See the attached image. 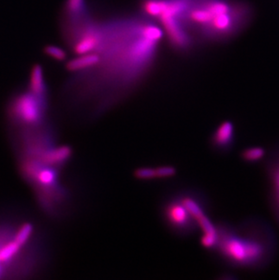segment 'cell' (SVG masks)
<instances>
[{"label": "cell", "mask_w": 279, "mask_h": 280, "mask_svg": "<svg viewBox=\"0 0 279 280\" xmlns=\"http://www.w3.org/2000/svg\"><path fill=\"white\" fill-rule=\"evenodd\" d=\"M219 241L214 252L227 265L260 269L269 265L277 253L278 241L262 221L249 220L239 226L217 223Z\"/></svg>", "instance_id": "6da1fadb"}, {"label": "cell", "mask_w": 279, "mask_h": 280, "mask_svg": "<svg viewBox=\"0 0 279 280\" xmlns=\"http://www.w3.org/2000/svg\"><path fill=\"white\" fill-rule=\"evenodd\" d=\"M25 170L27 176L33 179L37 184L42 188L46 196V200L50 203H65L69 199L68 191L62 187L59 182V172L57 168L45 163L35 161H29L25 164Z\"/></svg>", "instance_id": "7a4b0ae2"}, {"label": "cell", "mask_w": 279, "mask_h": 280, "mask_svg": "<svg viewBox=\"0 0 279 280\" xmlns=\"http://www.w3.org/2000/svg\"><path fill=\"white\" fill-rule=\"evenodd\" d=\"M161 216L166 227L177 236L189 237L199 229L194 218L190 215L176 193L163 201L161 206Z\"/></svg>", "instance_id": "3957f363"}, {"label": "cell", "mask_w": 279, "mask_h": 280, "mask_svg": "<svg viewBox=\"0 0 279 280\" xmlns=\"http://www.w3.org/2000/svg\"><path fill=\"white\" fill-rule=\"evenodd\" d=\"M12 111L16 117L28 125L38 124L44 120L46 100L35 95L31 92L21 93L14 102Z\"/></svg>", "instance_id": "277c9868"}, {"label": "cell", "mask_w": 279, "mask_h": 280, "mask_svg": "<svg viewBox=\"0 0 279 280\" xmlns=\"http://www.w3.org/2000/svg\"><path fill=\"white\" fill-rule=\"evenodd\" d=\"M176 195L196 222L208 215V203L202 193L194 189H185L177 191Z\"/></svg>", "instance_id": "5b68a950"}, {"label": "cell", "mask_w": 279, "mask_h": 280, "mask_svg": "<svg viewBox=\"0 0 279 280\" xmlns=\"http://www.w3.org/2000/svg\"><path fill=\"white\" fill-rule=\"evenodd\" d=\"M235 143V126L231 121L222 122L210 137V144L213 150L227 152Z\"/></svg>", "instance_id": "8992f818"}, {"label": "cell", "mask_w": 279, "mask_h": 280, "mask_svg": "<svg viewBox=\"0 0 279 280\" xmlns=\"http://www.w3.org/2000/svg\"><path fill=\"white\" fill-rule=\"evenodd\" d=\"M74 150L69 145L52 146L42 150L40 154V162L60 169L64 167L71 160Z\"/></svg>", "instance_id": "52a82bcc"}, {"label": "cell", "mask_w": 279, "mask_h": 280, "mask_svg": "<svg viewBox=\"0 0 279 280\" xmlns=\"http://www.w3.org/2000/svg\"><path fill=\"white\" fill-rule=\"evenodd\" d=\"M160 19L169 36V39L176 46L184 47L188 45V37L177 21V18L163 14L160 17Z\"/></svg>", "instance_id": "ba28073f"}, {"label": "cell", "mask_w": 279, "mask_h": 280, "mask_svg": "<svg viewBox=\"0 0 279 280\" xmlns=\"http://www.w3.org/2000/svg\"><path fill=\"white\" fill-rule=\"evenodd\" d=\"M268 175L271 188L270 191L273 210L279 222V151L269 162Z\"/></svg>", "instance_id": "9c48e42d"}, {"label": "cell", "mask_w": 279, "mask_h": 280, "mask_svg": "<svg viewBox=\"0 0 279 280\" xmlns=\"http://www.w3.org/2000/svg\"><path fill=\"white\" fill-rule=\"evenodd\" d=\"M101 58L97 54L88 53L72 59L66 64V69L70 72H80L99 65Z\"/></svg>", "instance_id": "30bf717a"}, {"label": "cell", "mask_w": 279, "mask_h": 280, "mask_svg": "<svg viewBox=\"0 0 279 280\" xmlns=\"http://www.w3.org/2000/svg\"><path fill=\"white\" fill-rule=\"evenodd\" d=\"M29 91L41 99L46 100V86L44 78V72L41 65L33 66L30 74Z\"/></svg>", "instance_id": "8fae6325"}, {"label": "cell", "mask_w": 279, "mask_h": 280, "mask_svg": "<svg viewBox=\"0 0 279 280\" xmlns=\"http://www.w3.org/2000/svg\"><path fill=\"white\" fill-rule=\"evenodd\" d=\"M22 248L23 247H21L13 239L12 241L7 242V244L3 245L0 248V261L2 263H7L8 261H11L16 257V255L19 252L20 249Z\"/></svg>", "instance_id": "7c38bea8"}, {"label": "cell", "mask_w": 279, "mask_h": 280, "mask_svg": "<svg viewBox=\"0 0 279 280\" xmlns=\"http://www.w3.org/2000/svg\"><path fill=\"white\" fill-rule=\"evenodd\" d=\"M98 45V40L94 36H85L74 46V52L78 55L92 53Z\"/></svg>", "instance_id": "4fadbf2b"}, {"label": "cell", "mask_w": 279, "mask_h": 280, "mask_svg": "<svg viewBox=\"0 0 279 280\" xmlns=\"http://www.w3.org/2000/svg\"><path fill=\"white\" fill-rule=\"evenodd\" d=\"M166 7V0H147L143 4L145 12L151 16L159 18L163 13Z\"/></svg>", "instance_id": "5bb4252c"}, {"label": "cell", "mask_w": 279, "mask_h": 280, "mask_svg": "<svg viewBox=\"0 0 279 280\" xmlns=\"http://www.w3.org/2000/svg\"><path fill=\"white\" fill-rule=\"evenodd\" d=\"M266 155V151L261 147H249L242 151L241 158L246 163H257Z\"/></svg>", "instance_id": "9a60e30c"}, {"label": "cell", "mask_w": 279, "mask_h": 280, "mask_svg": "<svg viewBox=\"0 0 279 280\" xmlns=\"http://www.w3.org/2000/svg\"><path fill=\"white\" fill-rule=\"evenodd\" d=\"M33 232H34V226L32 223L26 222L18 229L14 240L17 241L21 247H24L27 243V241L30 240Z\"/></svg>", "instance_id": "2e32d148"}, {"label": "cell", "mask_w": 279, "mask_h": 280, "mask_svg": "<svg viewBox=\"0 0 279 280\" xmlns=\"http://www.w3.org/2000/svg\"><path fill=\"white\" fill-rule=\"evenodd\" d=\"M133 176L139 181H153L157 180L155 168L140 167L134 169Z\"/></svg>", "instance_id": "e0dca14e"}, {"label": "cell", "mask_w": 279, "mask_h": 280, "mask_svg": "<svg viewBox=\"0 0 279 280\" xmlns=\"http://www.w3.org/2000/svg\"><path fill=\"white\" fill-rule=\"evenodd\" d=\"M219 241L218 231L215 233H202L201 237V244L202 247L208 250L214 251Z\"/></svg>", "instance_id": "ac0fdd59"}, {"label": "cell", "mask_w": 279, "mask_h": 280, "mask_svg": "<svg viewBox=\"0 0 279 280\" xmlns=\"http://www.w3.org/2000/svg\"><path fill=\"white\" fill-rule=\"evenodd\" d=\"M44 52L51 58L56 61H65L66 59V53L64 49L56 46H46L44 49Z\"/></svg>", "instance_id": "d6986e66"}, {"label": "cell", "mask_w": 279, "mask_h": 280, "mask_svg": "<svg viewBox=\"0 0 279 280\" xmlns=\"http://www.w3.org/2000/svg\"><path fill=\"white\" fill-rule=\"evenodd\" d=\"M155 171L157 179H160V180L172 178V177L175 176L176 173H177V169H176L175 167H173L171 165H163V166L156 167Z\"/></svg>", "instance_id": "ffe728a7"}, {"label": "cell", "mask_w": 279, "mask_h": 280, "mask_svg": "<svg viewBox=\"0 0 279 280\" xmlns=\"http://www.w3.org/2000/svg\"><path fill=\"white\" fill-rule=\"evenodd\" d=\"M84 0H68L67 1V10L71 13H76L83 6Z\"/></svg>", "instance_id": "44dd1931"}, {"label": "cell", "mask_w": 279, "mask_h": 280, "mask_svg": "<svg viewBox=\"0 0 279 280\" xmlns=\"http://www.w3.org/2000/svg\"><path fill=\"white\" fill-rule=\"evenodd\" d=\"M1 264H2V262L0 261V272H1Z\"/></svg>", "instance_id": "7402d4cb"}]
</instances>
